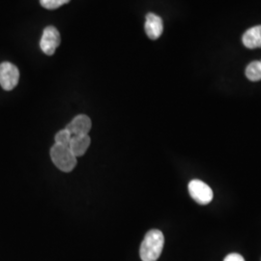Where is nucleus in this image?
I'll return each mask as SVG.
<instances>
[{
    "instance_id": "obj_9",
    "label": "nucleus",
    "mask_w": 261,
    "mask_h": 261,
    "mask_svg": "<svg viewBox=\"0 0 261 261\" xmlns=\"http://www.w3.org/2000/svg\"><path fill=\"white\" fill-rule=\"evenodd\" d=\"M244 46L248 48H259L261 47V25H256L248 29L242 38Z\"/></svg>"
},
{
    "instance_id": "obj_6",
    "label": "nucleus",
    "mask_w": 261,
    "mask_h": 261,
    "mask_svg": "<svg viewBox=\"0 0 261 261\" xmlns=\"http://www.w3.org/2000/svg\"><path fill=\"white\" fill-rule=\"evenodd\" d=\"M91 119L85 114H80L66 126V129L72 134V136L88 135L89 130H91Z\"/></svg>"
},
{
    "instance_id": "obj_14",
    "label": "nucleus",
    "mask_w": 261,
    "mask_h": 261,
    "mask_svg": "<svg viewBox=\"0 0 261 261\" xmlns=\"http://www.w3.org/2000/svg\"><path fill=\"white\" fill-rule=\"evenodd\" d=\"M260 64H261V61H260Z\"/></svg>"
},
{
    "instance_id": "obj_8",
    "label": "nucleus",
    "mask_w": 261,
    "mask_h": 261,
    "mask_svg": "<svg viewBox=\"0 0 261 261\" xmlns=\"http://www.w3.org/2000/svg\"><path fill=\"white\" fill-rule=\"evenodd\" d=\"M91 140L88 135L73 136L69 143V147L75 157H82L88 149Z\"/></svg>"
},
{
    "instance_id": "obj_4",
    "label": "nucleus",
    "mask_w": 261,
    "mask_h": 261,
    "mask_svg": "<svg viewBox=\"0 0 261 261\" xmlns=\"http://www.w3.org/2000/svg\"><path fill=\"white\" fill-rule=\"evenodd\" d=\"M19 71L16 66L10 62L0 64V85L4 90H13L19 84Z\"/></svg>"
},
{
    "instance_id": "obj_13",
    "label": "nucleus",
    "mask_w": 261,
    "mask_h": 261,
    "mask_svg": "<svg viewBox=\"0 0 261 261\" xmlns=\"http://www.w3.org/2000/svg\"><path fill=\"white\" fill-rule=\"evenodd\" d=\"M224 261H245V259L239 253H230L225 256Z\"/></svg>"
},
{
    "instance_id": "obj_3",
    "label": "nucleus",
    "mask_w": 261,
    "mask_h": 261,
    "mask_svg": "<svg viewBox=\"0 0 261 261\" xmlns=\"http://www.w3.org/2000/svg\"><path fill=\"white\" fill-rule=\"evenodd\" d=\"M189 193L196 203L205 205L213 199V191L211 188L200 180H192L189 183Z\"/></svg>"
},
{
    "instance_id": "obj_11",
    "label": "nucleus",
    "mask_w": 261,
    "mask_h": 261,
    "mask_svg": "<svg viewBox=\"0 0 261 261\" xmlns=\"http://www.w3.org/2000/svg\"><path fill=\"white\" fill-rule=\"evenodd\" d=\"M72 134L67 130V129H63L60 130L55 137V140H56V144L59 145H65V146H69V143L72 139Z\"/></svg>"
},
{
    "instance_id": "obj_12",
    "label": "nucleus",
    "mask_w": 261,
    "mask_h": 261,
    "mask_svg": "<svg viewBox=\"0 0 261 261\" xmlns=\"http://www.w3.org/2000/svg\"><path fill=\"white\" fill-rule=\"evenodd\" d=\"M71 0H40L41 5L47 10H55L69 3Z\"/></svg>"
},
{
    "instance_id": "obj_1",
    "label": "nucleus",
    "mask_w": 261,
    "mask_h": 261,
    "mask_svg": "<svg viewBox=\"0 0 261 261\" xmlns=\"http://www.w3.org/2000/svg\"><path fill=\"white\" fill-rule=\"evenodd\" d=\"M165 237L162 231L152 229L148 231L140 245V258L142 261H157L163 252Z\"/></svg>"
},
{
    "instance_id": "obj_5",
    "label": "nucleus",
    "mask_w": 261,
    "mask_h": 261,
    "mask_svg": "<svg viewBox=\"0 0 261 261\" xmlns=\"http://www.w3.org/2000/svg\"><path fill=\"white\" fill-rule=\"evenodd\" d=\"M61 42L60 33L55 27L45 28L40 41V47L47 56H53Z\"/></svg>"
},
{
    "instance_id": "obj_7",
    "label": "nucleus",
    "mask_w": 261,
    "mask_h": 261,
    "mask_svg": "<svg viewBox=\"0 0 261 261\" xmlns=\"http://www.w3.org/2000/svg\"><path fill=\"white\" fill-rule=\"evenodd\" d=\"M145 32L151 40H157L161 37L164 31V23L161 17L156 14L148 13L145 20Z\"/></svg>"
},
{
    "instance_id": "obj_10",
    "label": "nucleus",
    "mask_w": 261,
    "mask_h": 261,
    "mask_svg": "<svg viewBox=\"0 0 261 261\" xmlns=\"http://www.w3.org/2000/svg\"><path fill=\"white\" fill-rule=\"evenodd\" d=\"M246 76L251 82H258L261 81V64L260 61H252L245 71Z\"/></svg>"
},
{
    "instance_id": "obj_2",
    "label": "nucleus",
    "mask_w": 261,
    "mask_h": 261,
    "mask_svg": "<svg viewBox=\"0 0 261 261\" xmlns=\"http://www.w3.org/2000/svg\"><path fill=\"white\" fill-rule=\"evenodd\" d=\"M50 158L56 168L63 172H70L76 166V157L69 146L55 143L50 148Z\"/></svg>"
}]
</instances>
